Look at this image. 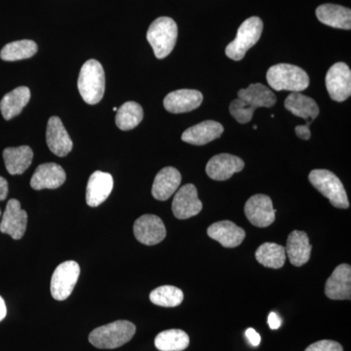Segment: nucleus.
Returning a JSON list of instances; mask_svg holds the SVG:
<instances>
[{
    "mask_svg": "<svg viewBox=\"0 0 351 351\" xmlns=\"http://www.w3.org/2000/svg\"><path fill=\"white\" fill-rule=\"evenodd\" d=\"M136 332V326L130 321L117 320L93 330L89 341L97 348L113 350L130 341Z\"/></svg>",
    "mask_w": 351,
    "mask_h": 351,
    "instance_id": "1",
    "label": "nucleus"
},
{
    "mask_svg": "<svg viewBox=\"0 0 351 351\" xmlns=\"http://www.w3.org/2000/svg\"><path fill=\"white\" fill-rule=\"evenodd\" d=\"M78 91L89 105L100 103L105 94L106 80L103 66L96 60L85 62L78 77Z\"/></svg>",
    "mask_w": 351,
    "mask_h": 351,
    "instance_id": "2",
    "label": "nucleus"
},
{
    "mask_svg": "<svg viewBox=\"0 0 351 351\" xmlns=\"http://www.w3.org/2000/svg\"><path fill=\"white\" fill-rule=\"evenodd\" d=\"M267 80L269 86L276 91L302 92L309 85L306 71L290 64H278L269 68Z\"/></svg>",
    "mask_w": 351,
    "mask_h": 351,
    "instance_id": "3",
    "label": "nucleus"
},
{
    "mask_svg": "<svg viewBox=\"0 0 351 351\" xmlns=\"http://www.w3.org/2000/svg\"><path fill=\"white\" fill-rule=\"evenodd\" d=\"M178 38V25L169 17H160L149 25L147 39L157 59H164L174 49Z\"/></svg>",
    "mask_w": 351,
    "mask_h": 351,
    "instance_id": "4",
    "label": "nucleus"
},
{
    "mask_svg": "<svg viewBox=\"0 0 351 351\" xmlns=\"http://www.w3.org/2000/svg\"><path fill=\"white\" fill-rule=\"evenodd\" d=\"M309 182L313 188L330 200L332 206L348 209L350 208V201L345 186L341 180L334 173L329 170L315 169L308 176Z\"/></svg>",
    "mask_w": 351,
    "mask_h": 351,
    "instance_id": "5",
    "label": "nucleus"
},
{
    "mask_svg": "<svg viewBox=\"0 0 351 351\" xmlns=\"http://www.w3.org/2000/svg\"><path fill=\"white\" fill-rule=\"evenodd\" d=\"M263 27V21L258 17H251L244 21L237 31V38L226 46V56L233 61H241L247 51L261 38Z\"/></svg>",
    "mask_w": 351,
    "mask_h": 351,
    "instance_id": "6",
    "label": "nucleus"
},
{
    "mask_svg": "<svg viewBox=\"0 0 351 351\" xmlns=\"http://www.w3.org/2000/svg\"><path fill=\"white\" fill-rule=\"evenodd\" d=\"M80 274V265L75 261H68L58 265L51 278V294L57 301L68 299Z\"/></svg>",
    "mask_w": 351,
    "mask_h": 351,
    "instance_id": "7",
    "label": "nucleus"
},
{
    "mask_svg": "<svg viewBox=\"0 0 351 351\" xmlns=\"http://www.w3.org/2000/svg\"><path fill=\"white\" fill-rule=\"evenodd\" d=\"M244 212L252 225L258 228H267L276 221V210L271 198L265 195H256L249 198Z\"/></svg>",
    "mask_w": 351,
    "mask_h": 351,
    "instance_id": "8",
    "label": "nucleus"
},
{
    "mask_svg": "<svg viewBox=\"0 0 351 351\" xmlns=\"http://www.w3.org/2000/svg\"><path fill=\"white\" fill-rule=\"evenodd\" d=\"M326 88L332 100H348L351 95V71L345 63H337L328 71Z\"/></svg>",
    "mask_w": 351,
    "mask_h": 351,
    "instance_id": "9",
    "label": "nucleus"
},
{
    "mask_svg": "<svg viewBox=\"0 0 351 351\" xmlns=\"http://www.w3.org/2000/svg\"><path fill=\"white\" fill-rule=\"evenodd\" d=\"M166 228L162 219L156 215H144L134 223V234L142 244L154 246L166 237Z\"/></svg>",
    "mask_w": 351,
    "mask_h": 351,
    "instance_id": "10",
    "label": "nucleus"
},
{
    "mask_svg": "<svg viewBox=\"0 0 351 351\" xmlns=\"http://www.w3.org/2000/svg\"><path fill=\"white\" fill-rule=\"evenodd\" d=\"M202 208V202L198 198L197 189L195 184H186L176 193L172 203V211L176 218H191L199 214Z\"/></svg>",
    "mask_w": 351,
    "mask_h": 351,
    "instance_id": "11",
    "label": "nucleus"
},
{
    "mask_svg": "<svg viewBox=\"0 0 351 351\" xmlns=\"http://www.w3.org/2000/svg\"><path fill=\"white\" fill-rule=\"evenodd\" d=\"M27 214L21 207L17 199H10L0 223V232L10 235L13 239L19 240L27 230Z\"/></svg>",
    "mask_w": 351,
    "mask_h": 351,
    "instance_id": "12",
    "label": "nucleus"
},
{
    "mask_svg": "<svg viewBox=\"0 0 351 351\" xmlns=\"http://www.w3.org/2000/svg\"><path fill=\"white\" fill-rule=\"evenodd\" d=\"M245 163L239 157L232 154H221L208 161L206 173L215 181H226L235 173L244 169Z\"/></svg>",
    "mask_w": 351,
    "mask_h": 351,
    "instance_id": "13",
    "label": "nucleus"
},
{
    "mask_svg": "<svg viewBox=\"0 0 351 351\" xmlns=\"http://www.w3.org/2000/svg\"><path fill=\"white\" fill-rule=\"evenodd\" d=\"M325 294L335 301L351 299V267L348 263L339 265L325 284Z\"/></svg>",
    "mask_w": 351,
    "mask_h": 351,
    "instance_id": "14",
    "label": "nucleus"
},
{
    "mask_svg": "<svg viewBox=\"0 0 351 351\" xmlns=\"http://www.w3.org/2000/svg\"><path fill=\"white\" fill-rule=\"evenodd\" d=\"M46 143L50 151L59 157L68 156L73 149V141L64 128L63 122L58 117H52L48 120Z\"/></svg>",
    "mask_w": 351,
    "mask_h": 351,
    "instance_id": "15",
    "label": "nucleus"
},
{
    "mask_svg": "<svg viewBox=\"0 0 351 351\" xmlns=\"http://www.w3.org/2000/svg\"><path fill=\"white\" fill-rule=\"evenodd\" d=\"M202 101L203 95L197 90L181 89L168 94L163 104L167 112L184 113L199 108Z\"/></svg>",
    "mask_w": 351,
    "mask_h": 351,
    "instance_id": "16",
    "label": "nucleus"
},
{
    "mask_svg": "<svg viewBox=\"0 0 351 351\" xmlns=\"http://www.w3.org/2000/svg\"><path fill=\"white\" fill-rule=\"evenodd\" d=\"M207 234L210 239L216 240L226 248H235L243 242L246 232L230 221H221L208 228Z\"/></svg>",
    "mask_w": 351,
    "mask_h": 351,
    "instance_id": "17",
    "label": "nucleus"
},
{
    "mask_svg": "<svg viewBox=\"0 0 351 351\" xmlns=\"http://www.w3.org/2000/svg\"><path fill=\"white\" fill-rule=\"evenodd\" d=\"M66 172L56 163H44L36 168L31 180L32 188L36 191L60 188L66 182Z\"/></svg>",
    "mask_w": 351,
    "mask_h": 351,
    "instance_id": "18",
    "label": "nucleus"
},
{
    "mask_svg": "<svg viewBox=\"0 0 351 351\" xmlns=\"http://www.w3.org/2000/svg\"><path fill=\"white\" fill-rule=\"evenodd\" d=\"M113 189L112 176L108 173L96 171L90 177L87 184L86 202L90 207H97L105 202Z\"/></svg>",
    "mask_w": 351,
    "mask_h": 351,
    "instance_id": "19",
    "label": "nucleus"
},
{
    "mask_svg": "<svg viewBox=\"0 0 351 351\" xmlns=\"http://www.w3.org/2000/svg\"><path fill=\"white\" fill-rule=\"evenodd\" d=\"M223 127L219 122L206 120L186 129L182 133V140L188 144L204 145L223 135Z\"/></svg>",
    "mask_w": 351,
    "mask_h": 351,
    "instance_id": "20",
    "label": "nucleus"
},
{
    "mask_svg": "<svg viewBox=\"0 0 351 351\" xmlns=\"http://www.w3.org/2000/svg\"><path fill=\"white\" fill-rule=\"evenodd\" d=\"M182 182L181 173L174 167H165L159 171L152 184V196L157 200L169 199L179 189Z\"/></svg>",
    "mask_w": 351,
    "mask_h": 351,
    "instance_id": "21",
    "label": "nucleus"
},
{
    "mask_svg": "<svg viewBox=\"0 0 351 351\" xmlns=\"http://www.w3.org/2000/svg\"><path fill=\"white\" fill-rule=\"evenodd\" d=\"M284 106L295 117L306 120V123L304 125L308 127L319 114V108L316 101L300 92H293L289 95L284 101Z\"/></svg>",
    "mask_w": 351,
    "mask_h": 351,
    "instance_id": "22",
    "label": "nucleus"
},
{
    "mask_svg": "<svg viewBox=\"0 0 351 351\" xmlns=\"http://www.w3.org/2000/svg\"><path fill=\"white\" fill-rule=\"evenodd\" d=\"M311 246L309 239L304 232L294 230L289 234L286 245V255L295 267H302L311 258Z\"/></svg>",
    "mask_w": 351,
    "mask_h": 351,
    "instance_id": "23",
    "label": "nucleus"
},
{
    "mask_svg": "<svg viewBox=\"0 0 351 351\" xmlns=\"http://www.w3.org/2000/svg\"><path fill=\"white\" fill-rule=\"evenodd\" d=\"M316 17L322 24L335 29H351V11L336 4H322L316 9Z\"/></svg>",
    "mask_w": 351,
    "mask_h": 351,
    "instance_id": "24",
    "label": "nucleus"
},
{
    "mask_svg": "<svg viewBox=\"0 0 351 351\" xmlns=\"http://www.w3.org/2000/svg\"><path fill=\"white\" fill-rule=\"evenodd\" d=\"M34 152L29 145L7 147L3 152L4 163L11 175H21L31 166Z\"/></svg>",
    "mask_w": 351,
    "mask_h": 351,
    "instance_id": "25",
    "label": "nucleus"
},
{
    "mask_svg": "<svg viewBox=\"0 0 351 351\" xmlns=\"http://www.w3.org/2000/svg\"><path fill=\"white\" fill-rule=\"evenodd\" d=\"M31 99L29 88L21 86L9 92L0 101V110L4 119L10 120L18 117Z\"/></svg>",
    "mask_w": 351,
    "mask_h": 351,
    "instance_id": "26",
    "label": "nucleus"
},
{
    "mask_svg": "<svg viewBox=\"0 0 351 351\" xmlns=\"http://www.w3.org/2000/svg\"><path fill=\"white\" fill-rule=\"evenodd\" d=\"M239 99L246 101L257 110L258 108H271L276 104V96L269 87L262 83L251 84L247 89L239 90Z\"/></svg>",
    "mask_w": 351,
    "mask_h": 351,
    "instance_id": "27",
    "label": "nucleus"
},
{
    "mask_svg": "<svg viewBox=\"0 0 351 351\" xmlns=\"http://www.w3.org/2000/svg\"><path fill=\"white\" fill-rule=\"evenodd\" d=\"M256 260L263 267L269 269H281L285 265V247L281 245L265 242L261 245L256 251Z\"/></svg>",
    "mask_w": 351,
    "mask_h": 351,
    "instance_id": "28",
    "label": "nucleus"
},
{
    "mask_svg": "<svg viewBox=\"0 0 351 351\" xmlns=\"http://www.w3.org/2000/svg\"><path fill=\"white\" fill-rule=\"evenodd\" d=\"M154 345L160 351H182L189 346V337L182 330H166L157 335Z\"/></svg>",
    "mask_w": 351,
    "mask_h": 351,
    "instance_id": "29",
    "label": "nucleus"
},
{
    "mask_svg": "<svg viewBox=\"0 0 351 351\" xmlns=\"http://www.w3.org/2000/svg\"><path fill=\"white\" fill-rule=\"evenodd\" d=\"M117 112L115 123L122 131L136 128L144 119V110L136 101H127L117 110Z\"/></svg>",
    "mask_w": 351,
    "mask_h": 351,
    "instance_id": "30",
    "label": "nucleus"
},
{
    "mask_svg": "<svg viewBox=\"0 0 351 351\" xmlns=\"http://www.w3.org/2000/svg\"><path fill=\"white\" fill-rule=\"evenodd\" d=\"M38 44L32 40H19L6 44L0 52V58L3 61L15 62L29 59L36 54Z\"/></svg>",
    "mask_w": 351,
    "mask_h": 351,
    "instance_id": "31",
    "label": "nucleus"
},
{
    "mask_svg": "<svg viewBox=\"0 0 351 351\" xmlns=\"http://www.w3.org/2000/svg\"><path fill=\"white\" fill-rule=\"evenodd\" d=\"M149 300L154 304L163 307L180 306L184 301V293L175 286L165 285L154 289L149 295Z\"/></svg>",
    "mask_w": 351,
    "mask_h": 351,
    "instance_id": "32",
    "label": "nucleus"
},
{
    "mask_svg": "<svg viewBox=\"0 0 351 351\" xmlns=\"http://www.w3.org/2000/svg\"><path fill=\"white\" fill-rule=\"evenodd\" d=\"M256 108L247 104L246 101L235 99L230 106V112L233 119L241 124H246L253 119Z\"/></svg>",
    "mask_w": 351,
    "mask_h": 351,
    "instance_id": "33",
    "label": "nucleus"
},
{
    "mask_svg": "<svg viewBox=\"0 0 351 351\" xmlns=\"http://www.w3.org/2000/svg\"><path fill=\"white\" fill-rule=\"evenodd\" d=\"M304 351H343V348L337 341L323 339L309 346Z\"/></svg>",
    "mask_w": 351,
    "mask_h": 351,
    "instance_id": "34",
    "label": "nucleus"
},
{
    "mask_svg": "<svg viewBox=\"0 0 351 351\" xmlns=\"http://www.w3.org/2000/svg\"><path fill=\"white\" fill-rule=\"evenodd\" d=\"M245 336L248 339L249 343L253 346H258L261 343V336L260 334L253 328H249L245 332Z\"/></svg>",
    "mask_w": 351,
    "mask_h": 351,
    "instance_id": "35",
    "label": "nucleus"
},
{
    "mask_svg": "<svg viewBox=\"0 0 351 351\" xmlns=\"http://www.w3.org/2000/svg\"><path fill=\"white\" fill-rule=\"evenodd\" d=\"M295 130L298 137H299L300 138H302V140L307 141L309 140V138H311V130H309L308 126H297L295 127Z\"/></svg>",
    "mask_w": 351,
    "mask_h": 351,
    "instance_id": "36",
    "label": "nucleus"
},
{
    "mask_svg": "<svg viewBox=\"0 0 351 351\" xmlns=\"http://www.w3.org/2000/svg\"><path fill=\"white\" fill-rule=\"evenodd\" d=\"M267 322H269L270 329L272 330L278 329V328H280L281 324H282V321H281L280 317L276 313H269Z\"/></svg>",
    "mask_w": 351,
    "mask_h": 351,
    "instance_id": "37",
    "label": "nucleus"
},
{
    "mask_svg": "<svg viewBox=\"0 0 351 351\" xmlns=\"http://www.w3.org/2000/svg\"><path fill=\"white\" fill-rule=\"evenodd\" d=\"M8 195V182L3 177H0V201L5 199Z\"/></svg>",
    "mask_w": 351,
    "mask_h": 351,
    "instance_id": "38",
    "label": "nucleus"
},
{
    "mask_svg": "<svg viewBox=\"0 0 351 351\" xmlns=\"http://www.w3.org/2000/svg\"><path fill=\"white\" fill-rule=\"evenodd\" d=\"M7 314V308L5 302L0 297V321H2L5 318Z\"/></svg>",
    "mask_w": 351,
    "mask_h": 351,
    "instance_id": "39",
    "label": "nucleus"
},
{
    "mask_svg": "<svg viewBox=\"0 0 351 351\" xmlns=\"http://www.w3.org/2000/svg\"><path fill=\"white\" fill-rule=\"evenodd\" d=\"M117 110H119V108L117 107L113 108V112H117Z\"/></svg>",
    "mask_w": 351,
    "mask_h": 351,
    "instance_id": "40",
    "label": "nucleus"
},
{
    "mask_svg": "<svg viewBox=\"0 0 351 351\" xmlns=\"http://www.w3.org/2000/svg\"><path fill=\"white\" fill-rule=\"evenodd\" d=\"M0 215H1V211H0Z\"/></svg>",
    "mask_w": 351,
    "mask_h": 351,
    "instance_id": "41",
    "label": "nucleus"
}]
</instances>
